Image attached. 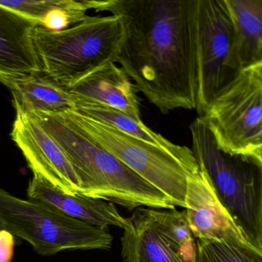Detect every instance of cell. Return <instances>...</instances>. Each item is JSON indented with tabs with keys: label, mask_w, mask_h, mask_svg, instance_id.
<instances>
[{
	"label": "cell",
	"mask_w": 262,
	"mask_h": 262,
	"mask_svg": "<svg viewBox=\"0 0 262 262\" xmlns=\"http://www.w3.org/2000/svg\"><path fill=\"white\" fill-rule=\"evenodd\" d=\"M15 236L5 229L0 230V262H11L13 257Z\"/></svg>",
	"instance_id": "ffe728a7"
},
{
	"label": "cell",
	"mask_w": 262,
	"mask_h": 262,
	"mask_svg": "<svg viewBox=\"0 0 262 262\" xmlns=\"http://www.w3.org/2000/svg\"><path fill=\"white\" fill-rule=\"evenodd\" d=\"M121 18L117 63L163 114L196 109L198 0H91Z\"/></svg>",
	"instance_id": "6da1fadb"
},
{
	"label": "cell",
	"mask_w": 262,
	"mask_h": 262,
	"mask_svg": "<svg viewBox=\"0 0 262 262\" xmlns=\"http://www.w3.org/2000/svg\"><path fill=\"white\" fill-rule=\"evenodd\" d=\"M234 27L226 0H198L196 111L203 116L238 75L232 63Z\"/></svg>",
	"instance_id": "52a82bcc"
},
{
	"label": "cell",
	"mask_w": 262,
	"mask_h": 262,
	"mask_svg": "<svg viewBox=\"0 0 262 262\" xmlns=\"http://www.w3.org/2000/svg\"><path fill=\"white\" fill-rule=\"evenodd\" d=\"M37 26L0 6V78L42 73L33 38Z\"/></svg>",
	"instance_id": "8fae6325"
},
{
	"label": "cell",
	"mask_w": 262,
	"mask_h": 262,
	"mask_svg": "<svg viewBox=\"0 0 262 262\" xmlns=\"http://www.w3.org/2000/svg\"><path fill=\"white\" fill-rule=\"evenodd\" d=\"M0 83L10 90L14 107L26 112L62 113L76 106L68 89L43 73L1 78Z\"/></svg>",
	"instance_id": "9a60e30c"
},
{
	"label": "cell",
	"mask_w": 262,
	"mask_h": 262,
	"mask_svg": "<svg viewBox=\"0 0 262 262\" xmlns=\"http://www.w3.org/2000/svg\"><path fill=\"white\" fill-rule=\"evenodd\" d=\"M197 262H210L208 259L206 255H205L203 251L198 249V256H197Z\"/></svg>",
	"instance_id": "603a6c76"
},
{
	"label": "cell",
	"mask_w": 262,
	"mask_h": 262,
	"mask_svg": "<svg viewBox=\"0 0 262 262\" xmlns=\"http://www.w3.org/2000/svg\"><path fill=\"white\" fill-rule=\"evenodd\" d=\"M203 117L223 150L244 154L262 126V88L249 72H240Z\"/></svg>",
	"instance_id": "ba28073f"
},
{
	"label": "cell",
	"mask_w": 262,
	"mask_h": 262,
	"mask_svg": "<svg viewBox=\"0 0 262 262\" xmlns=\"http://www.w3.org/2000/svg\"><path fill=\"white\" fill-rule=\"evenodd\" d=\"M2 229H3V228H2V226H0V230H2Z\"/></svg>",
	"instance_id": "cb8c5ba5"
},
{
	"label": "cell",
	"mask_w": 262,
	"mask_h": 262,
	"mask_svg": "<svg viewBox=\"0 0 262 262\" xmlns=\"http://www.w3.org/2000/svg\"><path fill=\"white\" fill-rule=\"evenodd\" d=\"M233 23L232 63L238 72L262 65V0H226Z\"/></svg>",
	"instance_id": "5bb4252c"
},
{
	"label": "cell",
	"mask_w": 262,
	"mask_h": 262,
	"mask_svg": "<svg viewBox=\"0 0 262 262\" xmlns=\"http://www.w3.org/2000/svg\"><path fill=\"white\" fill-rule=\"evenodd\" d=\"M124 38L121 18L88 15L61 31L37 26L33 38L42 73L72 89L91 74L116 63Z\"/></svg>",
	"instance_id": "277c9868"
},
{
	"label": "cell",
	"mask_w": 262,
	"mask_h": 262,
	"mask_svg": "<svg viewBox=\"0 0 262 262\" xmlns=\"http://www.w3.org/2000/svg\"><path fill=\"white\" fill-rule=\"evenodd\" d=\"M0 226L44 256L66 250H110L114 240L108 229L92 226L40 201L17 198L2 189Z\"/></svg>",
	"instance_id": "8992f818"
},
{
	"label": "cell",
	"mask_w": 262,
	"mask_h": 262,
	"mask_svg": "<svg viewBox=\"0 0 262 262\" xmlns=\"http://www.w3.org/2000/svg\"><path fill=\"white\" fill-rule=\"evenodd\" d=\"M73 110L134 138L166 149L182 159L195 161L192 149L186 146H179L171 143L163 135L154 132L145 126L141 119L134 118L122 111L92 103L77 104Z\"/></svg>",
	"instance_id": "e0dca14e"
},
{
	"label": "cell",
	"mask_w": 262,
	"mask_h": 262,
	"mask_svg": "<svg viewBox=\"0 0 262 262\" xmlns=\"http://www.w3.org/2000/svg\"><path fill=\"white\" fill-rule=\"evenodd\" d=\"M60 145L81 183L79 195L134 210L176 209L168 197L140 178L110 152L71 127L59 114L27 112Z\"/></svg>",
	"instance_id": "7a4b0ae2"
},
{
	"label": "cell",
	"mask_w": 262,
	"mask_h": 262,
	"mask_svg": "<svg viewBox=\"0 0 262 262\" xmlns=\"http://www.w3.org/2000/svg\"><path fill=\"white\" fill-rule=\"evenodd\" d=\"M200 170L235 227L262 249V165L250 155L230 153L217 144L204 117L189 126Z\"/></svg>",
	"instance_id": "3957f363"
},
{
	"label": "cell",
	"mask_w": 262,
	"mask_h": 262,
	"mask_svg": "<svg viewBox=\"0 0 262 262\" xmlns=\"http://www.w3.org/2000/svg\"><path fill=\"white\" fill-rule=\"evenodd\" d=\"M71 126L97 146L110 152L140 178L186 208L188 178L200 171L196 160L186 161L166 149L149 144L75 110L58 113Z\"/></svg>",
	"instance_id": "5b68a950"
},
{
	"label": "cell",
	"mask_w": 262,
	"mask_h": 262,
	"mask_svg": "<svg viewBox=\"0 0 262 262\" xmlns=\"http://www.w3.org/2000/svg\"><path fill=\"white\" fill-rule=\"evenodd\" d=\"M27 196L97 227L125 229L129 225V218L123 217L114 203L79 194L64 193L38 175H33L29 181Z\"/></svg>",
	"instance_id": "30bf717a"
},
{
	"label": "cell",
	"mask_w": 262,
	"mask_h": 262,
	"mask_svg": "<svg viewBox=\"0 0 262 262\" xmlns=\"http://www.w3.org/2000/svg\"><path fill=\"white\" fill-rule=\"evenodd\" d=\"M155 226L185 262H197L198 248L186 211L148 209Z\"/></svg>",
	"instance_id": "ac0fdd59"
},
{
	"label": "cell",
	"mask_w": 262,
	"mask_h": 262,
	"mask_svg": "<svg viewBox=\"0 0 262 262\" xmlns=\"http://www.w3.org/2000/svg\"><path fill=\"white\" fill-rule=\"evenodd\" d=\"M11 137L33 172L69 195L81 191V183L70 160L55 138L27 112L15 107Z\"/></svg>",
	"instance_id": "9c48e42d"
},
{
	"label": "cell",
	"mask_w": 262,
	"mask_h": 262,
	"mask_svg": "<svg viewBox=\"0 0 262 262\" xmlns=\"http://www.w3.org/2000/svg\"><path fill=\"white\" fill-rule=\"evenodd\" d=\"M247 72L250 73L251 76L262 88V65Z\"/></svg>",
	"instance_id": "7402d4cb"
},
{
	"label": "cell",
	"mask_w": 262,
	"mask_h": 262,
	"mask_svg": "<svg viewBox=\"0 0 262 262\" xmlns=\"http://www.w3.org/2000/svg\"><path fill=\"white\" fill-rule=\"evenodd\" d=\"M243 155H250L262 165V126L256 136L251 142Z\"/></svg>",
	"instance_id": "44dd1931"
},
{
	"label": "cell",
	"mask_w": 262,
	"mask_h": 262,
	"mask_svg": "<svg viewBox=\"0 0 262 262\" xmlns=\"http://www.w3.org/2000/svg\"><path fill=\"white\" fill-rule=\"evenodd\" d=\"M196 243L210 262H262V249L249 243L237 230L220 239H197Z\"/></svg>",
	"instance_id": "d6986e66"
},
{
	"label": "cell",
	"mask_w": 262,
	"mask_h": 262,
	"mask_svg": "<svg viewBox=\"0 0 262 262\" xmlns=\"http://www.w3.org/2000/svg\"><path fill=\"white\" fill-rule=\"evenodd\" d=\"M69 92L75 105L92 103L122 111L140 118V101L128 75L116 63H110L75 85ZM76 107V106H75Z\"/></svg>",
	"instance_id": "7c38bea8"
},
{
	"label": "cell",
	"mask_w": 262,
	"mask_h": 262,
	"mask_svg": "<svg viewBox=\"0 0 262 262\" xmlns=\"http://www.w3.org/2000/svg\"><path fill=\"white\" fill-rule=\"evenodd\" d=\"M185 209L197 239L218 240L231 231H238L200 170L188 178Z\"/></svg>",
	"instance_id": "4fadbf2b"
},
{
	"label": "cell",
	"mask_w": 262,
	"mask_h": 262,
	"mask_svg": "<svg viewBox=\"0 0 262 262\" xmlns=\"http://www.w3.org/2000/svg\"><path fill=\"white\" fill-rule=\"evenodd\" d=\"M121 241L123 262H185L157 229L148 209L134 212Z\"/></svg>",
	"instance_id": "2e32d148"
}]
</instances>
